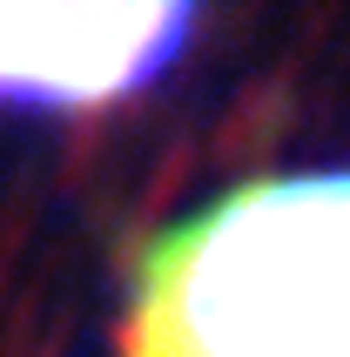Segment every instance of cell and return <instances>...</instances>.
Masks as SVG:
<instances>
[{
  "label": "cell",
  "mask_w": 350,
  "mask_h": 357,
  "mask_svg": "<svg viewBox=\"0 0 350 357\" xmlns=\"http://www.w3.org/2000/svg\"><path fill=\"white\" fill-rule=\"evenodd\" d=\"M121 357H350V169L256 176L155 229Z\"/></svg>",
  "instance_id": "6da1fadb"
},
{
  "label": "cell",
  "mask_w": 350,
  "mask_h": 357,
  "mask_svg": "<svg viewBox=\"0 0 350 357\" xmlns=\"http://www.w3.org/2000/svg\"><path fill=\"white\" fill-rule=\"evenodd\" d=\"M189 27V7H0V101H121L169 68Z\"/></svg>",
  "instance_id": "7a4b0ae2"
}]
</instances>
